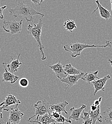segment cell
I'll return each mask as SVG.
<instances>
[{
	"label": "cell",
	"mask_w": 112,
	"mask_h": 124,
	"mask_svg": "<svg viewBox=\"0 0 112 124\" xmlns=\"http://www.w3.org/2000/svg\"><path fill=\"white\" fill-rule=\"evenodd\" d=\"M17 4L14 8H10L9 12L15 18H23L27 22H33V17L35 15H40L42 17L45 15L36 11L31 5L24 4L21 0H16Z\"/></svg>",
	"instance_id": "1"
},
{
	"label": "cell",
	"mask_w": 112,
	"mask_h": 124,
	"mask_svg": "<svg viewBox=\"0 0 112 124\" xmlns=\"http://www.w3.org/2000/svg\"><path fill=\"white\" fill-rule=\"evenodd\" d=\"M112 43L107 40L105 42V45H90L86 44H82L80 43H75L70 44L64 46V49L65 51L70 52L71 55L73 58H75L77 56H80L81 52L85 49L88 48H95V47H111Z\"/></svg>",
	"instance_id": "2"
},
{
	"label": "cell",
	"mask_w": 112,
	"mask_h": 124,
	"mask_svg": "<svg viewBox=\"0 0 112 124\" xmlns=\"http://www.w3.org/2000/svg\"><path fill=\"white\" fill-rule=\"evenodd\" d=\"M43 25V17H41V19H40L39 22L37 23L34 24L33 26L31 25V24H29L27 26V32L29 35L32 36V37L36 40V41L37 43V46L39 47V50L41 52L42 55L41 59L42 60L44 61L45 59H46L47 57L44 52V46H43L41 40V35L42 34Z\"/></svg>",
	"instance_id": "3"
},
{
	"label": "cell",
	"mask_w": 112,
	"mask_h": 124,
	"mask_svg": "<svg viewBox=\"0 0 112 124\" xmlns=\"http://www.w3.org/2000/svg\"><path fill=\"white\" fill-rule=\"evenodd\" d=\"M22 20L19 22L5 20L3 22L2 28L4 31L10 33L12 35L21 33L22 30Z\"/></svg>",
	"instance_id": "4"
},
{
	"label": "cell",
	"mask_w": 112,
	"mask_h": 124,
	"mask_svg": "<svg viewBox=\"0 0 112 124\" xmlns=\"http://www.w3.org/2000/svg\"><path fill=\"white\" fill-rule=\"evenodd\" d=\"M34 107L36 109L35 114L30 117L29 120H30L35 116H37L35 121H38L39 117L42 116L44 115L46 113L50 112V105L49 103L47 102L44 100L43 101H39L35 104L34 105Z\"/></svg>",
	"instance_id": "5"
},
{
	"label": "cell",
	"mask_w": 112,
	"mask_h": 124,
	"mask_svg": "<svg viewBox=\"0 0 112 124\" xmlns=\"http://www.w3.org/2000/svg\"><path fill=\"white\" fill-rule=\"evenodd\" d=\"M18 106L15 105L10 108V110L9 109V116L6 124H19L22 119L24 114L19 110Z\"/></svg>",
	"instance_id": "6"
},
{
	"label": "cell",
	"mask_w": 112,
	"mask_h": 124,
	"mask_svg": "<svg viewBox=\"0 0 112 124\" xmlns=\"http://www.w3.org/2000/svg\"><path fill=\"white\" fill-rule=\"evenodd\" d=\"M85 74L83 73L82 74L78 75H68L66 78L61 80V81L64 83L66 86L65 89H67L69 87H72L74 85H75L78 83V80L82 79V77L85 75Z\"/></svg>",
	"instance_id": "7"
},
{
	"label": "cell",
	"mask_w": 112,
	"mask_h": 124,
	"mask_svg": "<svg viewBox=\"0 0 112 124\" xmlns=\"http://www.w3.org/2000/svg\"><path fill=\"white\" fill-rule=\"evenodd\" d=\"M49 68L53 71L56 76L60 80L65 78L68 75L64 71V66L60 62L54 65L49 66Z\"/></svg>",
	"instance_id": "8"
},
{
	"label": "cell",
	"mask_w": 112,
	"mask_h": 124,
	"mask_svg": "<svg viewBox=\"0 0 112 124\" xmlns=\"http://www.w3.org/2000/svg\"><path fill=\"white\" fill-rule=\"evenodd\" d=\"M111 76L109 75L106 76L102 78H99L96 81L92 82V84L95 88V91L94 95H95L96 93L100 90L105 91V86L107 81L111 78Z\"/></svg>",
	"instance_id": "9"
},
{
	"label": "cell",
	"mask_w": 112,
	"mask_h": 124,
	"mask_svg": "<svg viewBox=\"0 0 112 124\" xmlns=\"http://www.w3.org/2000/svg\"><path fill=\"white\" fill-rule=\"evenodd\" d=\"M86 108V106L82 104V106L78 108H75L74 107L71 108L70 109V112L71 115L67 117V119L69 120L73 119L74 121H78L80 120L81 114L83 110Z\"/></svg>",
	"instance_id": "10"
},
{
	"label": "cell",
	"mask_w": 112,
	"mask_h": 124,
	"mask_svg": "<svg viewBox=\"0 0 112 124\" xmlns=\"http://www.w3.org/2000/svg\"><path fill=\"white\" fill-rule=\"evenodd\" d=\"M21 103V102L16 97L10 93L6 97L4 101L0 104V106H3L5 108L10 106L19 105Z\"/></svg>",
	"instance_id": "11"
},
{
	"label": "cell",
	"mask_w": 112,
	"mask_h": 124,
	"mask_svg": "<svg viewBox=\"0 0 112 124\" xmlns=\"http://www.w3.org/2000/svg\"><path fill=\"white\" fill-rule=\"evenodd\" d=\"M20 55L21 54H19L16 59H14L13 58L12 56H11L10 63L8 64L7 65V67L8 69V71L14 74L18 71L20 65L22 64V62H20L19 61Z\"/></svg>",
	"instance_id": "12"
},
{
	"label": "cell",
	"mask_w": 112,
	"mask_h": 124,
	"mask_svg": "<svg viewBox=\"0 0 112 124\" xmlns=\"http://www.w3.org/2000/svg\"><path fill=\"white\" fill-rule=\"evenodd\" d=\"M95 2L97 4V8L95 9L94 11L93 12V14L95 13L97 10H98L99 11L100 15L102 18L105 19L106 20H109L111 17L110 12L102 6L99 0H96Z\"/></svg>",
	"instance_id": "13"
},
{
	"label": "cell",
	"mask_w": 112,
	"mask_h": 124,
	"mask_svg": "<svg viewBox=\"0 0 112 124\" xmlns=\"http://www.w3.org/2000/svg\"><path fill=\"white\" fill-rule=\"evenodd\" d=\"M6 63L4 62H2V64L5 70V72L3 74V79L2 81L7 82H10L11 84H14L16 82L19 78L15 75H14V74L10 72L9 71L7 70L5 66V64Z\"/></svg>",
	"instance_id": "14"
},
{
	"label": "cell",
	"mask_w": 112,
	"mask_h": 124,
	"mask_svg": "<svg viewBox=\"0 0 112 124\" xmlns=\"http://www.w3.org/2000/svg\"><path fill=\"white\" fill-rule=\"evenodd\" d=\"M88 113L89 117L92 121V124H96V121H99L100 123L103 122V118L100 111V105L97 107L95 111L90 110Z\"/></svg>",
	"instance_id": "15"
},
{
	"label": "cell",
	"mask_w": 112,
	"mask_h": 124,
	"mask_svg": "<svg viewBox=\"0 0 112 124\" xmlns=\"http://www.w3.org/2000/svg\"><path fill=\"white\" fill-rule=\"evenodd\" d=\"M68 104L69 103L67 101H64L61 103L50 105V108L52 110V111H55L60 113H62V112H64L68 116V113L66 111L65 108L68 105Z\"/></svg>",
	"instance_id": "16"
},
{
	"label": "cell",
	"mask_w": 112,
	"mask_h": 124,
	"mask_svg": "<svg viewBox=\"0 0 112 124\" xmlns=\"http://www.w3.org/2000/svg\"><path fill=\"white\" fill-rule=\"evenodd\" d=\"M35 121L34 120H33ZM42 124H51L56 123V121L52 118L51 113L48 112L39 117L38 121H35Z\"/></svg>",
	"instance_id": "17"
},
{
	"label": "cell",
	"mask_w": 112,
	"mask_h": 124,
	"mask_svg": "<svg viewBox=\"0 0 112 124\" xmlns=\"http://www.w3.org/2000/svg\"><path fill=\"white\" fill-rule=\"evenodd\" d=\"M65 72L70 75H78L82 74L83 72L77 69L72 66L71 63H68L64 66Z\"/></svg>",
	"instance_id": "18"
},
{
	"label": "cell",
	"mask_w": 112,
	"mask_h": 124,
	"mask_svg": "<svg viewBox=\"0 0 112 124\" xmlns=\"http://www.w3.org/2000/svg\"><path fill=\"white\" fill-rule=\"evenodd\" d=\"M98 73V71H96L95 72H90L89 73H86L82 77V79L87 82L88 84H90L91 82L95 81L97 79H99V78L97 76Z\"/></svg>",
	"instance_id": "19"
},
{
	"label": "cell",
	"mask_w": 112,
	"mask_h": 124,
	"mask_svg": "<svg viewBox=\"0 0 112 124\" xmlns=\"http://www.w3.org/2000/svg\"><path fill=\"white\" fill-rule=\"evenodd\" d=\"M63 26L66 30L71 32H72L74 30L77 28L76 24L75 22L73 20L70 19L67 20L64 22Z\"/></svg>",
	"instance_id": "20"
},
{
	"label": "cell",
	"mask_w": 112,
	"mask_h": 124,
	"mask_svg": "<svg viewBox=\"0 0 112 124\" xmlns=\"http://www.w3.org/2000/svg\"><path fill=\"white\" fill-rule=\"evenodd\" d=\"M103 114L106 122L112 124V107H109L103 112Z\"/></svg>",
	"instance_id": "21"
},
{
	"label": "cell",
	"mask_w": 112,
	"mask_h": 124,
	"mask_svg": "<svg viewBox=\"0 0 112 124\" xmlns=\"http://www.w3.org/2000/svg\"><path fill=\"white\" fill-rule=\"evenodd\" d=\"M82 112L83 116L80 117V118L83 120L82 124H92V121L89 116V113L85 112L84 110H83Z\"/></svg>",
	"instance_id": "22"
},
{
	"label": "cell",
	"mask_w": 112,
	"mask_h": 124,
	"mask_svg": "<svg viewBox=\"0 0 112 124\" xmlns=\"http://www.w3.org/2000/svg\"><path fill=\"white\" fill-rule=\"evenodd\" d=\"M19 85L22 87H26L29 85V81L26 78H22L19 81Z\"/></svg>",
	"instance_id": "23"
},
{
	"label": "cell",
	"mask_w": 112,
	"mask_h": 124,
	"mask_svg": "<svg viewBox=\"0 0 112 124\" xmlns=\"http://www.w3.org/2000/svg\"><path fill=\"white\" fill-rule=\"evenodd\" d=\"M64 122H66L67 123H69L70 124L72 123V121L71 120H69L67 118H66L64 117L62 114L60 115V116L59 118L56 120V122H58V123H63V124H64Z\"/></svg>",
	"instance_id": "24"
},
{
	"label": "cell",
	"mask_w": 112,
	"mask_h": 124,
	"mask_svg": "<svg viewBox=\"0 0 112 124\" xmlns=\"http://www.w3.org/2000/svg\"><path fill=\"white\" fill-rule=\"evenodd\" d=\"M51 114H52V118L56 121V120L59 118V117L60 116V115L62 114V113H60L56 111H53L52 112V113H51Z\"/></svg>",
	"instance_id": "25"
},
{
	"label": "cell",
	"mask_w": 112,
	"mask_h": 124,
	"mask_svg": "<svg viewBox=\"0 0 112 124\" xmlns=\"http://www.w3.org/2000/svg\"><path fill=\"white\" fill-rule=\"evenodd\" d=\"M34 5L36 7L40 6L45 0H31Z\"/></svg>",
	"instance_id": "26"
},
{
	"label": "cell",
	"mask_w": 112,
	"mask_h": 124,
	"mask_svg": "<svg viewBox=\"0 0 112 124\" xmlns=\"http://www.w3.org/2000/svg\"><path fill=\"white\" fill-rule=\"evenodd\" d=\"M7 6L4 5L2 7H0V19H3L4 18V16L3 15V12L4 10L7 8Z\"/></svg>",
	"instance_id": "27"
},
{
	"label": "cell",
	"mask_w": 112,
	"mask_h": 124,
	"mask_svg": "<svg viewBox=\"0 0 112 124\" xmlns=\"http://www.w3.org/2000/svg\"><path fill=\"white\" fill-rule=\"evenodd\" d=\"M9 111V109H5L3 106H0V118H2V111Z\"/></svg>",
	"instance_id": "28"
},
{
	"label": "cell",
	"mask_w": 112,
	"mask_h": 124,
	"mask_svg": "<svg viewBox=\"0 0 112 124\" xmlns=\"http://www.w3.org/2000/svg\"><path fill=\"white\" fill-rule=\"evenodd\" d=\"M102 99V97H100L97 100H95L94 101V105L96 106L97 107H98L99 105H100V103L101 102V100Z\"/></svg>",
	"instance_id": "29"
},
{
	"label": "cell",
	"mask_w": 112,
	"mask_h": 124,
	"mask_svg": "<svg viewBox=\"0 0 112 124\" xmlns=\"http://www.w3.org/2000/svg\"><path fill=\"white\" fill-rule=\"evenodd\" d=\"M97 108V107L93 104L91 106V111H95Z\"/></svg>",
	"instance_id": "30"
},
{
	"label": "cell",
	"mask_w": 112,
	"mask_h": 124,
	"mask_svg": "<svg viewBox=\"0 0 112 124\" xmlns=\"http://www.w3.org/2000/svg\"><path fill=\"white\" fill-rule=\"evenodd\" d=\"M29 122H31V123H33V124H34V123H37V124H41V123H39V122H36V121H34L33 120H29V121H28ZM53 124H56V123L55 122V123H53Z\"/></svg>",
	"instance_id": "31"
},
{
	"label": "cell",
	"mask_w": 112,
	"mask_h": 124,
	"mask_svg": "<svg viewBox=\"0 0 112 124\" xmlns=\"http://www.w3.org/2000/svg\"><path fill=\"white\" fill-rule=\"evenodd\" d=\"M0 124H4V121L2 118H0Z\"/></svg>",
	"instance_id": "32"
},
{
	"label": "cell",
	"mask_w": 112,
	"mask_h": 124,
	"mask_svg": "<svg viewBox=\"0 0 112 124\" xmlns=\"http://www.w3.org/2000/svg\"><path fill=\"white\" fill-rule=\"evenodd\" d=\"M108 62H109V63L111 64V66L112 67V60H111L110 59H108Z\"/></svg>",
	"instance_id": "33"
},
{
	"label": "cell",
	"mask_w": 112,
	"mask_h": 124,
	"mask_svg": "<svg viewBox=\"0 0 112 124\" xmlns=\"http://www.w3.org/2000/svg\"><path fill=\"white\" fill-rule=\"evenodd\" d=\"M111 6H112V0H111Z\"/></svg>",
	"instance_id": "34"
},
{
	"label": "cell",
	"mask_w": 112,
	"mask_h": 124,
	"mask_svg": "<svg viewBox=\"0 0 112 124\" xmlns=\"http://www.w3.org/2000/svg\"></svg>",
	"instance_id": "35"
}]
</instances>
